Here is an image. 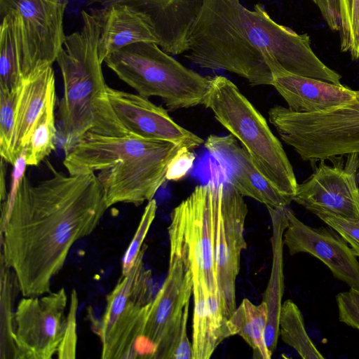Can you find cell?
I'll list each match as a JSON object with an SVG mask.
<instances>
[{
	"label": "cell",
	"instance_id": "cell-1",
	"mask_svg": "<svg viewBox=\"0 0 359 359\" xmlns=\"http://www.w3.org/2000/svg\"><path fill=\"white\" fill-rule=\"evenodd\" d=\"M46 164L50 176L32 183L25 175L1 219V259L23 297L50 292L71 248L95 229L108 209L95 172L65 175Z\"/></svg>",
	"mask_w": 359,
	"mask_h": 359
},
{
	"label": "cell",
	"instance_id": "cell-2",
	"mask_svg": "<svg viewBox=\"0 0 359 359\" xmlns=\"http://www.w3.org/2000/svg\"><path fill=\"white\" fill-rule=\"evenodd\" d=\"M183 55L202 68L233 73L252 86H271L280 73L342 84L341 76L314 53L309 35L276 22L261 3L250 10L241 0H203Z\"/></svg>",
	"mask_w": 359,
	"mask_h": 359
},
{
	"label": "cell",
	"instance_id": "cell-3",
	"mask_svg": "<svg viewBox=\"0 0 359 359\" xmlns=\"http://www.w3.org/2000/svg\"><path fill=\"white\" fill-rule=\"evenodd\" d=\"M182 148L131 134L89 132L65 151L63 165L69 175L97 171L108 208L117 203L138 206L154 198L167 180L169 163Z\"/></svg>",
	"mask_w": 359,
	"mask_h": 359
},
{
	"label": "cell",
	"instance_id": "cell-4",
	"mask_svg": "<svg viewBox=\"0 0 359 359\" xmlns=\"http://www.w3.org/2000/svg\"><path fill=\"white\" fill-rule=\"evenodd\" d=\"M81 15L80 30L66 35L55 60L63 79L58 111L65 151L89 132L110 136L130 134L109 100L97 49L99 15L93 8L81 11Z\"/></svg>",
	"mask_w": 359,
	"mask_h": 359
},
{
	"label": "cell",
	"instance_id": "cell-5",
	"mask_svg": "<svg viewBox=\"0 0 359 359\" xmlns=\"http://www.w3.org/2000/svg\"><path fill=\"white\" fill-rule=\"evenodd\" d=\"M203 105L247 150L262 174L279 191L293 197L298 183L280 142L237 86L223 76L210 77Z\"/></svg>",
	"mask_w": 359,
	"mask_h": 359
},
{
	"label": "cell",
	"instance_id": "cell-6",
	"mask_svg": "<svg viewBox=\"0 0 359 359\" xmlns=\"http://www.w3.org/2000/svg\"><path fill=\"white\" fill-rule=\"evenodd\" d=\"M103 62L138 95L158 97L170 111L203 105L210 86V76L186 67L156 43L130 44Z\"/></svg>",
	"mask_w": 359,
	"mask_h": 359
},
{
	"label": "cell",
	"instance_id": "cell-7",
	"mask_svg": "<svg viewBox=\"0 0 359 359\" xmlns=\"http://www.w3.org/2000/svg\"><path fill=\"white\" fill-rule=\"evenodd\" d=\"M268 114L282 140L303 161L359 154V90L351 101L327 111L299 113L278 105Z\"/></svg>",
	"mask_w": 359,
	"mask_h": 359
},
{
	"label": "cell",
	"instance_id": "cell-8",
	"mask_svg": "<svg viewBox=\"0 0 359 359\" xmlns=\"http://www.w3.org/2000/svg\"><path fill=\"white\" fill-rule=\"evenodd\" d=\"M192 291L191 268L180 256L170 254L168 274L149 304L135 359H191L187 327Z\"/></svg>",
	"mask_w": 359,
	"mask_h": 359
},
{
	"label": "cell",
	"instance_id": "cell-9",
	"mask_svg": "<svg viewBox=\"0 0 359 359\" xmlns=\"http://www.w3.org/2000/svg\"><path fill=\"white\" fill-rule=\"evenodd\" d=\"M143 245L126 275L107 296V304L97 329L102 359H135L149 304L152 301L151 271L143 261Z\"/></svg>",
	"mask_w": 359,
	"mask_h": 359
},
{
	"label": "cell",
	"instance_id": "cell-10",
	"mask_svg": "<svg viewBox=\"0 0 359 359\" xmlns=\"http://www.w3.org/2000/svg\"><path fill=\"white\" fill-rule=\"evenodd\" d=\"M215 182L196 186L171 212L170 254L191 268L193 280L219 297L213 246V201Z\"/></svg>",
	"mask_w": 359,
	"mask_h": 359
},
{
	"label": "cell",
	"instance_id": "cell-11",
	"mask_svg": "<svg viewBox=\"0 0 359 359\" xmlns=\"http://www.w3.org/2000/svg\"><path fill=\"white\" fill-rule=\"evenodd\" d=\"M248 209L243 196L228 182H215L213 246L219 300L228 320L236 307V280L240 257L246 248L245 222Z\"/></svg>",
	"mask_w": 359,
	"mask_h": 359
},
{
	"label": "cell",
	"instance_id": "cell-12",
	"mask_svg": "<svg viewBox=\"0 0 359 359\" xmlns=\"http://www.w3.org/2000/svg\"><path fill=\"white\" fill-rule=\"evenodd\" d=\"M67 0H0V13L16 21L23 79L53 65L66 35L64 16Z\"/></svg>",
	"mask_w": 359,
	"mask_h": 359
},
{
	"label": "cell",
	"instance_id": "cell-13",
	"mask_svg": "<svg viewBox=\"0 0 359 359\" xmlns=\"http://www.w3.org/2000/svg\"><path fill=\"white\" fill-rule=\"evenodd\" d=\"M320 161L311 175L298 184L292 201L314 215L329 212L359 220V154Z\"/></svg>",
	"mask_w": 359,
	"mask_h": 359
},
{
	"label": "cell",
	"instance_id": "cell-14",
	"mask_svg": "<svg viewBox=\"0 0 359 359\" xmlns=\"http://www.w3.org/2000/svg\"><path fill=\"white\" fill-rule=\"evenodd\" d=\"M67 296L65 288L45 295L24 297L14 313L16 359H50L65 333Z\"/></svg>",
	"mask_w": 359,
	"mask_h": 359
},
{
	"label": "cell",
	"instance_id": "cell-15",
	"mask_svg": "<svg viewBox=\"0 0 359 359\" xmlns=\"http://www.w3.org/2000/svg\"><path fill=\"white\" fill-rule=\"evenodd\" d=\"M107 93L115 114L130 134L170 142L189 150L204 144L201 137L177 123L166 109L149 98L109 86Z\"/></svg>",
	"mask_w": 359,
	"mask_h": 359
},
{
	"label": "cell",
	"instance_id": "cell-16",
	"mask_svg": "<svg viewBox=\"0 0 359 359\" xmlns=\"http://www.w3.org/2000/svg\"><path fill=\"white\" fill-rule=\"evenodd\" d=\"M285 210L288 225L283 233V244L290 255L309 253L325 264L334 278L350 287H359V262L342 237L330 226L305 224L288 207Z\"/></svg>",
	"mask_w": 359,
	"mask_h": 359
},
{
	"label": "cell",
	"instance_id": "cell-17",
	"mask_svg": "<svg viewBox=\"0 0 359 359\" xmlns=\"http://www.w3.org/2000/svg\"><path fill=\"white\" fill-rule=\"evenodd\" d=\"M203 144L225 172L227 181L243 197L273 208L287 207L292 201V196L279 191L262 174L247 150L231 134L210 135Z\"/></svg>",
	"mask_w": 359,
	"mask_h": 359
},
{
	"label": "cell",
	"instance_id": "cell-18",
	"mask_svg": "<svg viewBox=\"0 0 359 359\" xmlns=\"http://www.w3.org/2000/svg\"><path fill=\"white\" fill-rule=\"evenodd\" d=\"M90 5L124 4L147 13L151 18L158 46L171 55L183 54L189 32L203 0H88Z\"/></svg>",
	"mask_w": 359,
	"mask_h": 359
},
{
	"label": "cell",
	"instance_id": "cell-19",
	"mask_svg": "<svg viewBox=\"0 0 359 359\" xmlns=\"http://www.w3.org/2000/svg\"><path fill=\"white\" fill-rule=\"evenodd\" d=\"M94 10L100 18L97 49L102 62L109 54L133 43L158 45L152 20L145 12L124 4H107Z\"/></svg>",
	"mask_w": 359,
	"mask_h": 359
},
{
	"label": "cell",
	"instance_id": "cell-20",
	"mask_svg": "<svg viewBox=\"0 0 359 359\" xmlns=\"http://www.w3.org/2000/svg\"><path fill=\"white\" fill-rule=\"evenodd\" d=\"M287 104L299 113L324 111L353 100L355 90L343 84L280 73L273 76L272 85Z\"/></svg>",
	"mask_w": 359,
	"mask_h": 359
},
{
	"label": "cell",
	"instance_id": "cell-21",
	"mask_svg": "<svg viewBox=\"0 0 359 359\" xmlns=\"http://www.w3.org/2000/svg\"><path fill=\"white\" fill-rule=\"evenodd\" d=\"M55 84L52 65L23 79L18 93L10 164L13 165L25 150L33 128L46 105L49 91Z\"/></svg>",
	"mask_w": 359,
	"mask_h": 359
},
{
	"label": "cell",
	"instance_id": "cell-22",
	"mask_svg": "<svg viewBox=\"0 0 359 359\" xmlns=\"http://www.w3.org/2000/svg\"><path fill=\"white\" fill-rule=\"evenodd\" d=\"M194 309L191 359H209L219 344L231 337L217 296L208 294L198 281L193 280Z\"/></svg>",
	"mask_w": 359,
	"mask_h": 359
},
{
	"label": "cell",
	"instance_id": "cell-23",
	"mask_svg": "<svg viewBox=\"0 0 359 359\" xmlns=\"http://www.w3.org/2000/svg\"><path fill=\"white\" fill-rule=\"evenodd\" d=\"M285 208L266 207L272 224V266L270 278L263 294L262 301L268 308V321L265 341L269 353L276 349L279 337V317L284 293L283 233L288 225Z\"/></svg>",
	"mask_w": 359,
	"mask_h": 359
},
{
	"label": "cell",
	"instance_id": "cell-24",
	"mask_svg": "<svg viewBox=\"0 0 359 359\" xmlns=\"http://www.w3.org/2000/svg\"><path fill=\"white\" fill-rule=\"evenodd\" d=\"M268 321V308L262 302L255 305L244 299L228 319L231 336L239 335L252 348L255 359H270L265 331Z\"/></svg>",
	"mask_w": 359,
	"mask_h": 359
},
{
	"label": "cell",
	"instance_id": "cell-25",
	"mask_svg": "<svg viewBox=\"0 0 359 359\" xmlns=\"http://www.w3.org/2000/svg\"><path fill=\"white\" fill-rule=\"evenodd\" d=\"M0 90L10 92L23 81L18 29L11 13H0Z\"/></svg>",
	"mask_w": 359,
	"mask_h": 359
},
{
	"label": "cell",
	"instance_id": "cell-26",
	"mask_svg": "<svg viewBox=\"0 0 359 359\" xmlns=\"http://www.w3.org/2000/svg\"><path fill=\"white\" fill-rule=\"evenodd\" d=\"M55 84L48 94L44 109L38 118L25 149L27 166H36L55 149L56 127L54 115Z\"/></svg>",
	"mask_w": 359,
	"mask_h": 359
},
{
	"label": "cell",
	"instance_id": "cell-27",
	"mask_svg": "<svg viewBox=\"0 0 359 359\" xmlns=\"http://www.w3.org/2000/svg\"><path fill=\"white\" fill-rule=\"evenodd\" d=\"M279 336L303 359H324L307 334L303 316L296 304L287 299L282 304L279 317Z\"/></svg>",
	"mask_w": 359,
	"mask_h": 359
},
{
	"label": "cell",
	"instance_id": "cell-28",
	"mask_svg": "<svg viewBox=\"0 0 359 359\" xmlns=\"http://www.w3.org/2000/svg\"><path fill=\"white\" fill-rule=\"evenodd\" d=\"M1 359H16L14 341V313L13 306L17 288V280L13 271L1 259Z\"/></svg>",
	"mask_w": 359,
	"mask_h": 359
},
{
	"label": "cell",
	"instance_id": "cell-29",
	"mask_svg": "<svg viewBox=\"0 0 359 359\" xmlns=\"http://www.w3.org/2000/svg\"><path fill=\"white\" fill-rule=\"evenodd\" d=\"M340 48L352 59H359V0H338Z\"/></svg>",
	"mask_w": 359,
	"mask_h": 359
},
{
	"label": "cell",
	"instance_id": "cell-30",
	"mask_svg": "<svg viewBox=\"0 0 359 359\" xmlns=\"http://www.w3.org/2000/svg\"><path fill=\"white\" fill-rule=\"evenodd\" d=\"M19 88L10 92L0 90V154L1 158L8 163H10L11 159Z\"/></svg>",
	"mask_w": 359,
	"mask_h": 359
},
{
	"label": "cell",
	"instance_id": "cell-31",
	"mask_svg": "<svg viewBox=\"0 0 359 359\" xmlns=\"http://www.w3.org/2000/svg\"><path fill=\"white\" fill-rule=\"evenodd\" d=\"M157 210V204L155 199L148 201L144 208L136 232L127 248L123 259L121 267V276L127 274L132 269L137 255L142 246L143 241L149 231V229L154 220Z\"/></svg>",
	"mask_w": 359,
	"mask_h": 359
},
{
	"label": "cell",
	"instance_id": "cell-32",
	"mask_svg": "<svg viewBox=\"0 0 359 359\" xmlns=\"http://www.w3.org/2000/svg\"><path fill=\"white\" fill-rule=\"evenodd\" d=\"M79 306L77 292L73 290L70 295L69 311L63 338L58 348L57 354L60 359L75 358L76 353V313Z\"/></svg>",
	"mask_w": 359,
	"mask_h": 359
},
{
	"label": "cell",
	"instance_id": "cell-33",
	"mask_svg": "<svg viewBox=\"0 0 359 359\" xmlns=\"http://www.w3.org/2000/svg\"><path fill=\"white\" fill-rule=\"evenodd\" d=\"M334 229L350 245L353 254L359 257V220L344 218L329 212L316 215Z\"/></svg>",
	"mask_w": 359,
	"mask_h": 359
},
{
	"label": "cell",
	"instance_id": "cell-34",
	"mask_svg": "<svg viewBox=\"0 0 359 359\" xmlns=\"http://www.w3.org/2000/svg\"><path fill=\"white\" fill-rule=\"evenodd\" d=\"M336 301L339 321L359 330V287L338 293Z\"/></svg>",
	"mask_w": 359,
	"mask_h": 359
},
{
	"label": "cell",
	"instance_id": "cell-35",
	"mask_svg": "<svg viewBox=\"0 0 359 359\" xmlns=\"http://www.w3.org/2000/svg\"><path fill=\"white\" fill-rule=\"evenodd\" d=\"M194 159L191 150L182 148L168 165L167 180L177 181L184 177L193 167Z\"/></svg>",
	"mask_w": 359,
	"mask_h": 359
},
{
	"label": "cell",
	"instance_id": "cell-36",
	"mask_svg": "<svg viewBox=\"0 0 359 359\" xmlns=\"http://www.w3.org/2000/svg\"><path fill=\"white\" fill-rule=\"evenodd\" d=\"M332 31H339L340 14L338 0H313Z\"/></svg>",
	"mask_w": 359,
	"mask_h": 359
},
{
	"label": "cell",
	"instance_id": "cell-37",
	"mask_svg": "<svg viewBox=\"0 0 359 359\" xmlns=\"http://www.w3.org/2000/svg\"><path fill=\"white\" fill-rule=\"evenodd\" d=\"M6 161L1 158V201H4L8 196V194L6 193V186H5V176H6V166L4 163Z\"/></svg>",
	"mask_w": 359,
	"mask_h": 359
}]
</instances>
